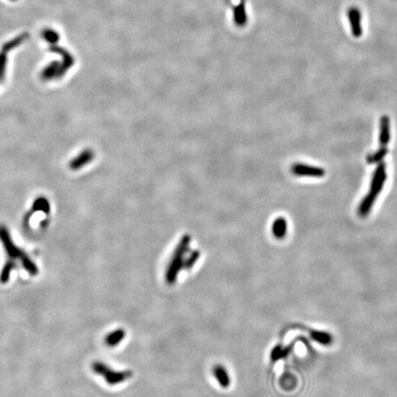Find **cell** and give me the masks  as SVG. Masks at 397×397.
I'll return each mask as SVG.
<instances>
[{
	"label": "cell",
	"instance_id": "1",
	"mask_svg": "<svg viewBox=\"0 0 397 397\" xmlns=\"http://www.w3.org/2000/svg\"><path fill=\"white\" fill-rule=\"evenodd\" d=\"M386 179H387V172H386L385 165L383 163H380L372 176L368 194L364 197L363 201L359 204L358 212V215L360 217H365L369 214L377 197L383 189Z\"/></svg>",
	"mask_w": 397,
	"mask_h": 397
},
{
	"label": "cell",
	"instance_id": "2",
	"mask_svg": "<svg viewBox=\"0 0 397 397\" xmlns=\"http://www.w3.org/2000/svg\"><path fill=\"white\" fill-rule=\"evenodd\" d=\"M190 241L191 238L190 235H183L174 250L165 274L166 281L169 285H173L174 283H176L180 270L183 269L185 257L190 249Z\"/></svg>",
	"mask_w": 397,
	"mask_h": 397
},
{
	"label": "cell",
	"instance_id": "3",
	"mask_svg": "<svg viewBox=\"0 0 397 397\" xmlns=\"http://www.w3.org/2000/svg\"><path fill=\"white\" fill-rule=\"evenodd\" d=\"M93 369L95 372L101 374L111 385L122 383L132 378L134 375L133 371L131 370H114L102 362H95L93 365Z\"/></svg>",
	"mask_w": 397,
	"mask_h": 397
},
{
	"label": "cell",
	"instance_id": "4",
	"mask_svg": "<svg viewBox=\"0 0 397 397\" xmlns=\"http://www.w3.org/2000/svg\"><path fill=\"white\" fill-rule=\"evenodd\" d=\"M292 173L299 177H313V178H322L324 176L325 171L322 168L313 167V166H308L304 164H295L291 167Z\"/></svg>",
	"mask_w": 397,
	"mask_h": 397
},
{
	"label": "cell",
	"instance_id": "5",
	"mask_svg": "<svg viewBox=\"0 0 397 397\" xmlns=\"http://www.w3.org/2000/svg\"><path fill=\"white\" fill-rule=\"evenodd\" d=\"M310 337L313 341L324 347H329L334 342V336L326 330L313 329L311 327H304Z\"/></svg>",
	"mask_w": 397,
	"mask_h": 397
},
{
	"label": "cell",
	"instance_id": "6",
	"mask_svg": "<svg viewBox=\"0 0 397 397\" xmlns=\"http://www.w3.org/2000/svg\"><path fill=\"white\" fill-rule=\"evenodd\" d=\"M65 70L62 67V63L53 62L49 64L42 72V79L45 80L49 79H60L65 75Z\"/></svg>",
	"mask_w": 397,
	"mask_h": 397
},
{
	"label": "cell",
	"instance_id": "7",
	"mask_svg": "<svg viewBox=\"0 0 397 397\" xmlns=\"http://www.w3.org/2000/svg\"><path fill=\"white\" fill-rule=\"evenodd\" d=\"M391 127H390V119L388 116H382L380 118V135H379V140H380V147H387V145L389 144L391 139Z\"/></svg>",
	"mask_w": 397,
	"mask_h": 397
},
{
	"label": "cell",
	"instance_id": "8",
	"mask_svg": "<svg viewBox=\"0 0 397 397\" xmlns=\"http://www.w3.org/2000/svg\"><path fill=\"white\" fill-rule=\"evenodd\" d=\"M213 375L218 381L219 385L223 388H228L231 384V378L225 367L221 364H216L213 367Z\"/></svg>",
	"mask_w": 397,
	"mask_h": 397
},
{
	"label": "cell",
	"instance_id": "9",
	"mask_svg": "<svg viewBox=\"0 0 397 397\" xmlns=\"http://www.w3.org/2000/svg\"><path fill=\"white\" fill-rule=\"evenodd\" d=\"M50 50L62 56V58H63V61L61 62L62 67H63V69L65 70V72H67L68 69L71 68L75 64V58H74L73 56H71L68 51L65 50L64 48H62L60 46L56 45H51Z\"/></svg>",
	"mask_w": 397,
	"mask_h": 397
},
{
	"label": "cell",
	"instance_id": "10",
	"mask_svg": "<svg viewBox=\"0 0 397 397\" xmlns=\"http://www.w3.org/2000/svg\"><path fill=\"white\" fill-rule=\"evenodd\" d=\"M271 232L277 239H283L288 232V224L283 217L275 219L274 223L271 226Z\"/></svg>",
	"mask_w": 397,
	"mask_h": 397
},
{
	"label": "cell",
	"instance_id": "11",
	"mask_svg": "<svg viewBox=\"0 0 397 397\" xmlns=\"http://www.w3.org/2000/svg\"><path fill=\"white\" fill-rule=\"evenodd\" d=\"M292 345H289L287 347H283L282 345H277L270 351V360L272 362H277L278 360L288 357L292 350Z\"/></svg>",
	"mask_w": 397,
	"mask_h": 397
},
{
	"label": "cell",
	"instance_id": "12",
	"mask_svg": "<svg viewBox=\"0 0 397 397\" xmlns=\"http://www.w3.org/2000/svg\"><path fill=\"white\" fill-rule=\"evenodd\" d=\"M93 157L94 156H93L92 152L90 150H86L82 154H80L79 157L71 161L70 167L72 169L78 170L79 168H82V167H84L85 165L90 163L92 160Z\"/></svg>",
	"mask_w": 397,
	"mask_h": 397
},
{
	"label": "cell",
	"instance_id": "13",
	"mask_svg": "<svg viewBox=\"0 0 397 397\" xmlns=\"http://www.w3.org/2000/svg\"><path fill=\"white\" fill-rule=\"evenodd\" d=\"M125 336H126L125 330L119 328V329L114 330V331H112V333H110L106 336L105 342L109 347H116L121 342L123 341Z\"/></svg>",
	"mask_w": 397,
	"mask_h": 397
},
{
	"label": "cell",
	"instance_id": "14",
	"mask_svg": "<svg viewBox=\"0 0 397 397\" xmlns=\"http://www.w3.org/2000/svg\"><path fill=\"white\" fill-rule=\"evenodd\" d=\"M200 257H201V252H200V250L195 249V250L190 252L189 256L185 257L183 269H187V270H190V269H192L197 261L200 259Z\"/></svg>",
	"mask_w": 397,
	"mask_h": 397
},
{
	"label": "cell",
	"instance_id": "15",
	"mask_svg": "<svg viewBox=\"0 0 397 397\" xmlns=\"http://www.w3.org/2000/svg\"><path fill=\"white\" fill-rule=\"evenodd\" d=\"M387 153H388V150H387L386 147H380L379 150H377L373 154H371V155H369V156L367 157V161H368L369 164H376V163L381 162L382 159L386 157Z\"/></svg>",
	"mask_w": 397,
	"mask_h": 397
},
{
	"label": "cell",
	"instance_id": "16",
	"mask_svg": "<svg viewBox=\"0 0 397 397\" xmlns=\"http://www.w3.org/2000/svg\"><path fill=\"white\" fill-rule=\"evenodd\" d=\"M27 38H28V34H21V35H19L16 38L11 40L9 43H6L5 45L2 46V49L10 52V51L12 50V49H14V48L18 47L19 45H21L22 43H23Z\"/></svg>",
	"mask_w": 397,
	"mask_h": 397
},
{
	"label": "cell",
	"instance_id": "17",
	"mask_svg": "<svg viewBox=\"0 0 397 397\" xmlns=\"http://www.w3.org/2000/svg\"><path fill=\"white\" fill-rule=\"evenodd\" d=\"M235 22L239 26H243L246 24V14L244 4H240L235 8Z\"/></svg>",
	"mask_w": 397,
	"mask_h": 397
},
{
	"label": "cell",
	"instance_id": "18",
	"mask_svg": "<svg viewBox=\"0 0 397 397\" xmlns=\"http://www.w3.org/2000/svg\"><path fill=\"white\" fill-rule=\"evenodd\" d=\"M42 36L46 42H48L50 44V45H56L57 42L60 39V35L52 29H45L42 33Z\"/></svg>",
	"mask_w": 397,
	"mask_h": 397
},
{
	"label": "cell",
	"instance_id": "19",
	"mask_svg": "<svg viewBox=\"0 0 397 397\" xmlns=\"http://www.w3.org/2000/svg\"><path fill=\"white\" fill-rule=\"evenodd\" d=\"M8 51L2 49L0 52V81H2L4 77H5V73H6V66L7 61H8Z\"/></svg>",
	"mask_w": 397,
	"mask_h": 397
},
{
	"label": "cell",
	"instance_id": "20",
	"mask_svg": "<svg viewBox=\"0 0 397 397\" xmlns=\"http://www.w3.org/2000/svg\"><path fill=\"white\" fill-rule=\"evenodd\" d=\"M34 208L36 211L49 212V204L44 198H40L34 202Z\"/></svg>",
	"mask_w": 397,
	"mask_h": 397
},
{
	"label": "cell",
	"instance_id": "21",
	"mask_svg": "<svg viewBox=\"0 0 397 397\" xmlns=\"http://www.w3.org/2000/svg\"><path fill=\"white\" fill-rule=\"evenodd\" d=\"M12 1H17V0H12Z\"/></svg>",
	"mask_w": 397,
	"mask_h": 397
}]
</instances>
